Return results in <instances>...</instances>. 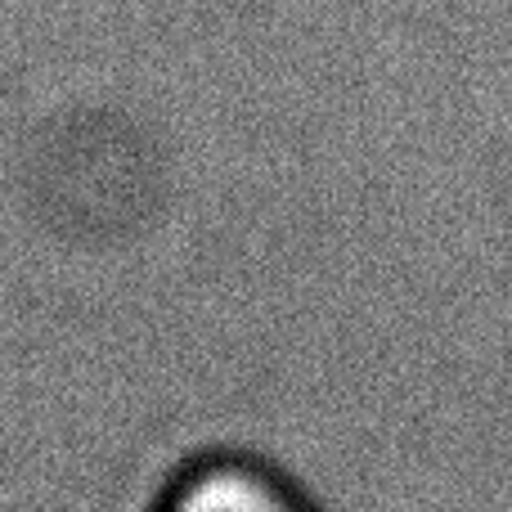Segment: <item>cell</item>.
Returning <instances> with one entry per match:
<instances>
[{
  "mask_svg": "<svg viewBox=\"0 0 512 512\" xmlns=\"http://www.w3.org/2000/svg\"><path fill=\"white\" fill-rule=\"evenodd\" d=\"M149 512H328L324 499L248 445H207L153 490Z\"/></svg>",
  "mask_w": 512,
  "mask_h": 512,
  "instance_id": "6da1fadb",
  "label": "cell"
}]
</instances>
